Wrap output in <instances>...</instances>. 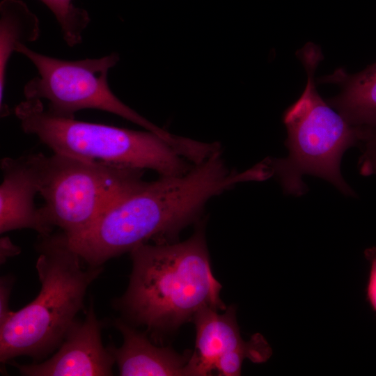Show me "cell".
<instances>
[{"mask_svg":"<svg viewBox=\"0 0 376 376\" xmlns=\"http://www.w3.org/2000/svg\"><path fill=\"white\" fill-rule=\"evenodd\" d=\"M40 237L36 267L40 290L0 326L3 365L21 356L38 362L57 350L83 308L88 287L103 272V266L86 265L63 231Z\"/></svg>","mask_w":376,"mask_h":376,"instance_id":"3957f363","label":"cell"},{"mask_svg":"<svg viewBox=\"0 0 376 376\" xmlns=\"http://www.w3.org/2000/svg\"><path fill=\"white\" fill-rule=\"evenodd\" d=\"M250 180L248 170L230 171L217 150L184 175L147 182L70 240L71 245L86 265L103 266L150 239L165 242L193 222L212 197Z\"/></svg>","mask_w":376,"mask_h":376,"instance_id":"6da1fadb","label":"cell"},{"mask_svg":"<svg viewBox=\"0 0 376 376\" xmlns=\"http://www.w3.org/2000/svg\"><path fill=\"white\" fill-rule=\"evenodd\" d=\"M38 17L22 0L0 3V109L1 116L10 114L4 102L7 66L17 44L36 41L40 36Z\"/></svg>","mask_w":376,"mask_h":376,"instance_id":"4fadbf2b","label":"cell"},{"mask_svg":"<svg viewBox=\"0 0 376 376\" xmlns=\"http://www.w3.org/2000/svg\"><path fill=\"white\" fill-rule=\"evenodd\" d=\"M42 212L70 240L77 238L116 203L146 184L141 169L54 152L32 154Z\"/></svg>","mask_w":376,"mask_h":376,"instance_id":"8992f818","label":"cell"},{"mask_svg":"<svg viewBox=\"0 0 376 376\" xmlns=\"http://www.w3.org/2000/svg\"><path fill=\"white\" fill-rule=\"evenodd\" d=\"M22 130L53 152L112 165L150 169L177 176L192 168L159 135L54 115L39 99H25L14 109Z\"/></svg>","mask_w":376,"mask_h":376,"instance_id":"5b68a950","label":"cell"},{"mask_svg":"<svg viewBox=\"0 0 376 376\" xmlns=\"http://www.w3.org/2000/svg\"><path fill=\"white\" fill-rule=\"evenodd\" d=\"M297 56L304 66L307 83L283 114L289 153L284 158L267 159L272 175L278 178L285 193L294 196L306 191L302 180L306 174L323 178L343 194L354 196L341 175L340 164L345 151L361 141L362 130L349 123L318 93L314 77L323 58L320 48L308 42Z\"/></svg>","mask_w":376,"mask_h":376,"instance_id":"277c9868","label":"cell"},{"mask_svg":"<svg viewBox=\"0 0 376 376\" xmlns=\"http://www.w3.org/2000/svg\"><path fill=\"white\" fill-rule=\"evenodd\" d=\"M319 81L340 86L339 94L327 102L349 123L359 128L376 127V63L356 74L338 69Z\"/></svg>","mask_w":376,"mask_h":376,"instance_id":"7c38bea8","label":"cell"},{"mask_svg":"<svg viewBox=\"0 0 376 376\" xmlns=\"http://www.w3.org/2000/svg\"><path fill=\"white\" fill-rule=\"evenodd\" d=\"M365 258L370 263V270L366 288V301L376 313V247L366 249Z\"/></svg>","mask_w":376,"mask_h":376,"instance_id":"e0dca14e","label":"cell"},{"mask_svg":"<svg viewBox=\"0 0 376 376\" xmlns=\"http://www.w3.org/2000/svg\"><path fill=\"white\" fill-rule=\"evenodd\" d=\"M361 141L364 142V149L359 161L361 173L363 175L376 173V127L363 128Z\"/></svg>","mask_w":376,"mask_h":376,"instance_id":"2e32d148","label":"cell"},{"mask_svg":"<svg viewBox=\"0 0 376 376\" xmlns=\"http://www.w3.org/2000/svg\"><path fill=\"white\" fill-rule=\"evenodd\" d=\"M14 280V276L8 274L0 279V326L5 323L13 311L9 308V299Z\"/></svg>","mask_w":376,"mask_h":376,"instance_id":"ac0fdd59","label":"cell"},{"mask_svg":"<svg viewBox=\"0 0 376 376\" xmlns=\"http://www.w3.org/2000/svg\"><path fill=\"white\" fill-rule=\"evenodd\" d=\"M21 251L19 246L15 245L8 237L0 240V262L4 263L8 258L18 255Z\"/></svg>","mask_w":376,"mask_h":376,"instance_id":"d6986e66","label":"cell"},{"mask_svg":"<svg viewBox=\"0 0 376 376\" xmlns=\"http://www.w3.org/2000/svg\"><path fill=\"white\" fill-rule=\"evenodd\" d=\"M54 15L66 44L74 47L82 42V34L91 18L84 8L75 6L72 0H40Z\"/></svg>","mask_w":376,"mask_h":376,"instance_id":"9a60e30c","label":"cell"},{"mask_svg":"<svg viewBox=\"0 0 376 376\" xmlns=\"http://www.w3.org/2000/svg\"><path fill=\"white\" fill-rule=\"evenodd\" d=\"M130 254L129 285L122 297L113 301L125 321L164 331L193 320L204 307L226 309L201 229L184 242L144 243Z\"/></svg>","mask_w":376,"mask_h":376,"instance_id":"7a4b0ae2","label":"cell"},{"mask_svg":"<svg viewBox=\"0 0 376 376\" xmlns=\"http://www.w3.org/2000/svg\"><path fill=\"white\" fill-rule=\"evenodd\" d=\"M15 52L25 56L36 67L38 75L24 87L26 99L47 102L51 113L75 118L83 109H97L117 115L152 132L173 146L180 137L155 125L118 99L108 84V73L119 61L117 53L96 58L63 60L46 56L17 44Z\"/></svg>","mask_w":376,"mask_h":376,"instance_id":"52a82bcc","label":"cell"},{"mask_svg":"<svg viewBox=\"0 0 376 376\" xmlns=\"http://www.w3.org/2000/svg\"><path fill=\"white\" fill-rule=\"evenodd\" d=\"M113 326L122 334L123 345L108 350L122 376H196L191 354L180 355L169 347L154 345L147 336L121 318Z\"/></svg>","mask_w":376,"mask_h":376,"instance_id":"30bf717a","label":"cell"},{"mask_svg":"<svg viewBox=\"0 0 376 376\" xmlns=\"http://www.w3.org/2000/svg\"><path fill=\"white\" fill-rule=\"evenodd\" d=\"M102 322L91 300L84 320H77L57 351L48 359L31 364L12 365L25 376H108L114 358L101 338Z\"/></svg>","mask_w":376,"mask_h":376,"instance_id":"ba28073f","label":"cell"},{"mask_svg":"<svg viewBox=\"0 0 376 376\" xmlns=\"http://www.w3.org/2000/svg\"><path fill=\"white\" fill-rule=\"evenodd\" d=\"M272 354V349L264 336L255 334L240 348L221 356L216 362L214 370L219 375L237 376L241 375L242 365L245 359L255 363L266 362Z\"/></svg>","mask_w":376,"mask_h":376,"instance_id":"5bb4252c","label":"cell"},{"mask_svg":"<svg viewBox=\"0 0 376 376\" xmlns=\"http://www.w3.org/2000/svg\"><path fill=\"white\" fill-rule=\"evenodd\" d=\"M1 169L0 233L29 228L40 236L51 234L54 227L34 203L39 186L32 155L6 157L1 160Z\"/></svg>","mask_w":376,"mask_h":376,"instance_id":"9c48e42d","label":"cell"},{"mask_svg":"<svg viewBox=\"0 0 376 376\" xmlns=\"http://www.w3.org/2000/svg\"><path fill=\"white\" fill-rule=\"evenodd\" d=\"M236 309L230 306L224 313L204 307L194 315L196 326V350L192 357L196 363L198 376L211 375L217 361L224 354L244 346L236 320Z\"/></svg>","mask_w":376,"mask_h":376,"instance_id":"8fae6325","label":"cell"}]
</instances>
